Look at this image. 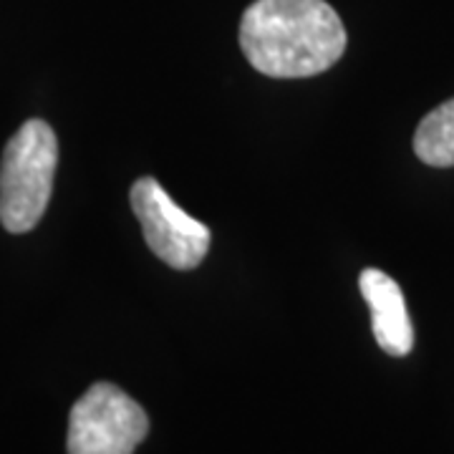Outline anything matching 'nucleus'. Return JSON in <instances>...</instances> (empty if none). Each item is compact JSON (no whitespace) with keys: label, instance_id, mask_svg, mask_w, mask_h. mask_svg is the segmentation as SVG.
<instances>
[{"label":"nucleus","instance_id":"1","mask_svg":"<svg viewBox=\"0 0 454 454\" xmlns=\"http://www.w3.org/2000/svg\"><path fill=\"white\" fill-rule=\"evenodd\" d=\"M240 49L270 79H309L346 51V28L325 0H255L240 20Z\"/></svg>","mask_w":454,"mask_h":454},{"label":"nucleus","instance_id":"3","mask_svg":"<svg viewBox=\"0 0 454 454\" xmlns=\"http://www.w3.org/2000/svg\"><path fill=\"white\" fill-rule=\"evenodd\" d=\"M149 432L145 409L114 384H94L71 409L68 454H134Z\"/></svg>","mask_w":454,"mask_h":454},{"label":"nucleus","instance_id":"6","mask_svg":"<svg viewBox=\"0 0 454 454\" xmlns=\"http://www.w3.org/2000/svg\"><path fill=\"white\" fill-rule=\"evenodd\" d=\"M414 152L429 167H454V98L439 104L419 121Z\"/></svg>","mask_w":454,"mask_h":454},{"label":"nucleus","instance_id":"5","mask_svg":"<svg viewBox=\"0 0 454 454\" xmlns=\"http://www.w3.org/2000/svg\"><path fill=\"white\" fill-rule=\"evenodd\" d=\"M358 288L372 310V328L376 343L389 356H406L414 346V328L409 321L404 293L387 273L366 268L358 276Z\"/></svg>","mask_w":454,"mask_h":454},{"label":"nucleus","instance_id":"2","mask_svg":"<svg viewBox=\"0 0 454 454\" xmlns=\"http://www.w3.org/2000/svg\"><path fill=\"white\" fill-rule=\"evenodd\" d=\"M59 139L46 121L31 119L11 137L0 162V223L28 232L41 223L53 192Z\"/></svg>","mask_w":454,"mask_h":454},{"label":"nucleus","instance_id":"4","mask_svg":"<svg viewBox=\"0 0 454 454\" xmlns=\"http://www.w3.org/2000/svg\"><path fill=\"white\" fill-rule=\"evenodd\" d=\"M131 210L137 215L149 250L177 270L197 268L210 250V230L179 207L164 187L142 177L131 187Z\"/></svg>","mask_w":454,"mask_h":454}]
</instances>
